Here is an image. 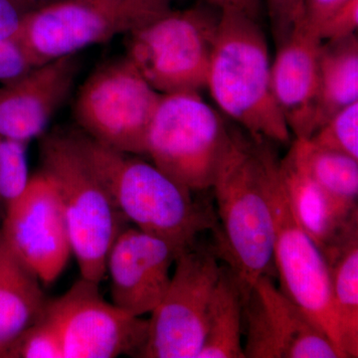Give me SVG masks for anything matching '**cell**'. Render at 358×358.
<instances>
[{
  "label": "cell",
  "instance_id": "12",
  "mask_svg": "<svg viewBox=\"0 0 358 358\" xmlns=\"http://www.w3.org/2000/svg\"><path fill=\"white\" fill-rule=\"evenodd\" d=\"M245 358H345L322 327L261 275L245 298Z\"/></svg>",
  "mask_w": 358,
  "mask_h": 358
},
{
  "label": "cell",
  "instance_id": "31",
  "mask_svg": "<svg viewBox=\"0 0 358 358\" xmlns=\"http://www.w3.org/2000/svg\"><path fill=\"white\" fill-rule=\"evenodd\" d=\"M203 1L218 9L226 8V7L239 9L258 20L263 10L261 0H203Z\"/></svg>",
  "mask_w": 358,
  "mask_h": 358
},
{
  "label": "cell",
  "instance_id": "16",
  "mask_svg": "<svg viewBox=\"0 0 358 358\" xmlns=\"http://www.w3.org/2000/svg\"><path fill=\"white\" fill-rule=\"evenodd\" d=\"M320 43L312 33L299 28L277 46L271 67L275 103L298 140H308L315 133Z\"/></svg>",
  "mask_w": 358,
  "mask_h": 358
},
{
  "label": "cell",
  "instance_id": "2",
  "mask_svg": "<svg viewBox=\"0 0 358 358\" xmlns=\"http://www.w3.org/2000/svg\"><path fill=\"white\" fill-rule=\"evenodd\" d=\"M78 141L117 210L134 227L162 238L180 252L217 227L216 218L152 162L98 143L81 131Z\"/></svg>",
  "mask_w": 358,
  "mask_h": 358
},
{
  "label": "cell",
  "instance_id": "21",
  "mask_svg": "<svg viewBox=\"0 0 358 358\" xmlns=\"http://www.w3.org/2000/svg\"><path fill=\"white\" fill-rule=\"evenodd\" d=\"M244 303L245 294L237 275L224 264L212 296L206 336L199 358H245Z\"/></svg>",
  "mask_w": 358,
  "mask_h": 358
},
{
  "label": "cell",
  "instance_id": "5",
  "mask_svg": "<svg viewBox=\"0 0 358 358\" xmlns=\"http://www.w3.org/2000/svg\"><path fill=\"white\" fill-rule=\"evenodd\" d=\"M174 0H55L25 14L16 41L35 66L106 43L173 10Z\"/></svg>",
  "mask_w": 358,
  "mask_h": 358
},
{
  "label": "cell",
  "instance_id": "15",
  "mask_svg": "<svg viewBox=\"0 0 358 358\" xmlns=\"http://www.w3.org/2000/svg\"><path fill=\"white\" fill-rule=\"evenodd\" d=\"M80 62L64 56L34 66L0 85V136L28 143L40 138L72 94Z\"/></svg>",
  "mask_w": 358,
  "mask_h": 358
},
{
  "label": "cell",
  "instance_id": "19",
  "mask_svg": "<svg viewBox=\"0 0 358 358\" xmlns=\"http://www.w3.org/2000/svg\"><path fill=\"white\" fill-rule=\"evenodd\" d=\"M338 324V346L345 358L358 357V226L324 252Z\"/></svg>",
  "mask_w": 358,
  "mask_h": 358
},
{
  "label": "cell",
  "instance_id": "20",
  "mask_svg": "<svg viewBox=\"0 0 358 358\" xmlns=\"http://www.w3.org/2000/svg\"><path fill=\"white\" fill-rule=\"evenodd\" d=\"M358 102V39L324 41L319 50V96L315 129L339 110Z\"/></svg>",
  "mask_w": 358,
  "mask_h": 358
},
{
  "label": "cell",
  "instance_id": "22",
  "mask_svg": "<svg viewBox=\"0 0 358 358\" xmlns=\"http://www.w3.org/2000/svg\"><path fill=\"white\" fill-rule=\"evenodd\" d=\"M289 152L324 192L341 203L357 207V159L315 147L308 140L298 138Z\"/></svg>",
  "mask_w": 358,
  "mask_h": 358
},
{
  "label": "cell",
  "instance_id": "17",
  "mask_svg": "<svg viewBox=\"0 0 358 358\" xmlns=\"http://www.w3.org/2000/svg\"><path fill=\"white\" fill-rule=\"evenodd\" d=\"M280 173L294 217L322 253L358 226L357 207L341 203L324 192L289 150L280 159Z\"/></svg>",
  "mask_w": 358,
  "mask_h": 358
},
{
  "label": "cell",
  "instance_id": "26",
  "mask_svg": "<svg viewBox=\"0 0 358 358\" xmlns=\"http://www.w3.org/2000/svg\"><path fill=\"white\" fill-rule=\"evenodd\" d=\"M306 0H267V11L275 44L279 46L303 26Z\"/></svg>",
  "mask_w": 358,
  "mask_h": 358
},
{
  "label": "cell",
  "instance_id": "25",
  "mask_svg": "<svg viewBox=\"0 0 358 358\" xmlns=\"http://www.w3.org/2000/svg\"><path fill=\"white\" fill-rule=\"evenodd\" d=\"M6 358H64L62 341L55 324L43 313L14 341Z\"/></svg>",
  "mask_w": 358,
  "mask_h": 358
},
{
  "label": "cell",
  "instance_id": "14",
  "mask_svg": "<svg viewBox=\"0 0 358 358\" xmlns=\"http://www.w3.org/2000/svg\"><path fill=\"white\" fill-rule=\"evenodd\" d=\"M182 252L162 238L134 227H124L106 260L112 303L141 317L164 298L176 259Z\"/></svg>",
  "mask_w": 358,
  "mask_h": 358
},
{
  "label": "cell",
  "instance_id": "13",
  "mask_svg": "<svg viewBox=\"0 0 358 358\" xmlns=\"http://www.w3.org/2000/svg\"><path fill=\"white\" fill-rule=\"evenodd\" d=\"M11 251L43 285L56 281L73 255L69 228L55 183L40 171L30 178L0 227Z\"/></svg>",
  "mask_w": 358,
  "mask_h": 358
},
{
  "label": "cell",
  "instance_id": "3",
  "mask_svg": "<svg viewBox=\"0 0 358 358\" xmlns=\"http://www.w3.org/2000/svg\"><path fill=\"white\" fill-rule=\"evenodd\" d=\"M270 55L259 20L220 9L206 87L221 110L256 141L288 143L291 131L275 103Z\"/></svg>",
  "mask_w": 358,
  "mask_h": 358
},
{
  "label": "cell",
  "instance_id": "29",
  "mask_svg": "<svg viewBox=\"0 0 358 358\" xmlns=\"http://www.w3.org/2000/svg\"><path fill=\"white\" fill-rule=\"evenodd\" d=\"M350 1V0H306L303 27L315 36L317 28Z\"/></svg>",
  "mask_w": 358,
  "mask_h": 358
},
{
  "label": "cell",
  "instance_id": "30",
  "mask_svg": "<svg viewBox=\"0 0 358 358\" xmlns=\"http://www.w3.org/2000/svg\"><path fill=\"white\" fill-rule=\"evenodd\" d=\"M26 13L15 0H0V40L16 41Z\"/></svg>",
  "mask_w": 358,
  "mask_h": 358
},
{
  "label": "cell",
  "instance_id": "1",
  "mask_svg": "<svg viewBox=\"0 0 358 358\" xmlns=\"http://www.w3.org/2000/svg\"><path fill=\"white\" fill-rule=\"evenodd\" d=\"M213 188L220 225L213 249L237 275L246 298L264 275L274 277L275 227L256 141L228 128Z\"/></svg>",
  "mask_w": 358,
  "mask_h": 358
},
{
  "label": "cell",
  "instance_id": "27",
  "mask_svg": "<svg viewBox=\"0 0 358 358\" xmlns=\"http://www.w3.org/2000/svg\"><path fill=\"white\" fill-rule=\"evenodd\" d=\"M357 27L358 0H350L317 28L315 36L320 42L334 41L357 34Z\"/></svg>",
  "mask_w": 358,
  "mask_h": 358
},
{
  "label": "cell",
  "instance_id": "6",
  "mask_svg": "<svg viewBox=\"0 0 358 358\" xmlns=\"http://www.w3.org/2000/svg\"><path fill=\"white\" fill-rule=\"evenodd\" d=\"M228 127L199 92L166 94L150 122L145 155L192 192L211 188Z\"/></svg>",
  "mask_w": 358,
  "mask_h": 358
},
{
  "label": "cell",
  "instance_id": "28",
  "mask_svg": "<svg viewBox=\"0 0 358 358\" xmlns=\"http://www.w3.org/2000/svg\"><path fill=\"white\" fill-rule=\"evenodd\" d=\"M34 66L17 41L0 40V84L21 76Z\"/></svg>",
  "mask_w": 358,
  "mask_h": 358
},
{
  "label": "cell",
  "instance_id": "9",
  "mask_svg": "<svg viewBox=\"0 0 358 358\" xmlns=\"http://www.w3.org/2000/svg\"><path fill=\"white\" fill-rule=\"evenodd\" d=\"M162 94L128 56L96 67L78 91L73 117L79 131L119 152L145 155L148 128Z\"/></svg>",
  "mask_w": 358,
  "mask_h": 358
},
{
  "label": "cell",
  "instance_id": "4",
  "mask_svg": "<svg viewBox=\"0 0 358 358\" xmlns=\"http://www.w3.org/2000/svg\"><path fill=\"white\" fill-rule=\"evenodd\" d=\"M39 152L41 171L57 187L81 278L100 285L106 277L110 246L127 221L74 131L45 133L40 138Z\"/></svg>",
  "mask_w": 358,
  "mask_h": 358
},
{
  "label": "cell",
  "instance_id": "7",
  "mask_svg": "<svg viewBox=\"0 0 358 358\" xmlns=\"http://www.w3.org/2000/svg\"><path fill=\"white\" fill-rule=\"evenodd\" d=\"M220 9L171 10L128 35L127 56L162 95L206 87Z\"/></svg>",
  "mask_w": 358,
  "mask_h": 358
},
{
  "label": "cell",
  "instance_id": "23",
  "mask_svg": "<svg viewBox=\"0 0 358 358\" xmlns=\"http://www.w3.org/2000/svg\"><path fill=\"white\" fill-rule=\"evenodd\" d=\"M27 145L0 136V221L27 187L31 176Z\"/></svg>",
  "mask_w": 358,
  "mask_h": 358
},
{
  "label": "cell",
  "instance_id": "10",
  "mask_svg": "<svg viewBox=\"0 0 358 358\" xmlns=\"http://www.w3.org/2000/svg\"><path fill=\"white\" fill-rule=\"evenodd\" d=\"M213 247L196 243L178 257L169 288L150 313L141 357L199 358L222 268Z\"/></svg>",
  "mask_w": 358,
  "mask_h": 358
},
{
  "label": "cell",
  "instance_id": "32",
  "mask_svg": "<svg viewBox=\"0 0 358 358\" xmlns=\"http://www.w3.org/2000/svg\"><path fill=\"white\" fill-rule=\"evenodd\" d=\"M15 1L24 9L26 13H29V11L43 6L48 0H15Z\"/></svg>",
  "mask_w": 358,
  "mask_h": 358
},
{
  "label": "cell",
  "instance_id": "8",
  "mask_svg": "<svg viewBox=\"0 0 358 358\" xmlns=\"http://www.w3.org/2000/svg\"><path fill=\"white\" fill-rule=\"evenodd\" d=\"M256 143L274 219V264L280 289L322 327L341 350L326 259L294 217L273 143L265 140Z\"/></svg>",
  "mask_w": 358,
  "mask_h": 358
},
{
  "label": "cell",
  "instance_id": "18",
  "mask_svg": "<svg viewBox=\"0 0 358 358\" xmlns=\"http://www.w3.org/2000/svg\"><path fill=\"white\" fill-rule=\"evenodd\" d=\"M42 286L0 232V358L43 315L48 300Z\"/></svg>",
  "mask_w": 358,
  "mask_h": 358
},
{
  "label": "cell",
  "instance_id": "11",
  "mask_svg": "<svg viewBox=\"0 0 358 358\" xmlns=\"http://www.w3.org/2000/svg\"><path fill=\"white\" fill-rule=\"evenodd\" d=\"M44 315L58 329L64 358L141 357L147 343L148 320L106 301L99 284L83 278L47 301Z\"/></svg>",
  "mask_w": 358,
  "mask_h": 358
},
{
  "label": "cell",
  "instance_id": "24",
  "mask_svg": "<svg viewBox=\"0 0 358 358\" xmlns=\"http://www.w3.org/2000/svg\"><path fill=\"white\" fill-rule=\"evenodd\" d=\"M308 141L315 147L358 160V102L331 115Z\"/></svg>",
  "mask_w": 358,
  "mask_h": 358
}]
</instances>
